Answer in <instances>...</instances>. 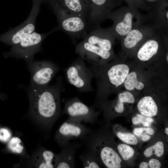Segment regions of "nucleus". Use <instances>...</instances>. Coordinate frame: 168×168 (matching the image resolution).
<instances>
[{
    "label": "nucleus",
    "mask_w": 168,
    "mask_h": 168,
    "mask_svg": "<svg viewBox=\"0 0 168 168\" xmlns=\"http://www.w3.org/2000/svg\"><path fill=\"white\" fill-rule=\"evenodd\" d=\"M116 99L110 101H105L99 106L105 114L110 117L114 113L121 114L124 110V104H134L135 101L134 95L126 90H121L117 93Z\"/></svg>",
    "instance_id": "13"
},
{
    "label": "nucleus",
    "mask_w": 168,
    "mask_h": 168,
    "mask_svg": "<svg viewBox=\"0 0 168 168\" xmlns=\"http://www.w3.org/2000/svg\"><path fill=\"white\" fill-rule=\"evenodd\" d=\"M79 157L82 161L83 168L100 167L98 159L95 155L89 151L85 150V151L79 155Z\"/></svg>",
    "instance_id": "19"
},
{
    "label": "nucleus",
    "mask_w": 168,
    "mask_h": 168,
    "mask_svg": "<svg viewBox=\"0 0 168 168\" xmlns=\"http://www.w3.org/2000/svg\"><path fill=\"white\" fill-rule=\"evenodd\" d=\"M27 63L31 75L30 86L33 88H42L49 86L60 69L57 65L48 60H33Z\"/></svg>",
    "instance_id": "8"
},
{
    "label": "nucleus",
    "mask_w": 168,
    "mask_h": 168,
    "mask_svg": "<svg viewBox=\"0 0 168 168\" xmlns=\"http://www.w3.org/2000/svg\"><path fill=\"white\" fill-rule=\"evenodd\" d=\"M159 44L156 40L152 39L147 41L137 52L138 62L133 65L154 71L152 60L159 51Z\"/></svg>",
    "instance_id": "14"
},
{
    "label": "nucleus",
    "mask_w": 168,
    "mask_h": 168,
    "mask_svg": "<svg viewBox=\"0 0 168 168\" xmlns=\"http://www.w3.org/2000/svg\"><path fill=\"white\" fill-rule=\"evenodd\" d=\"M63 112L69 118L91 124L96 121L99 114V112L96 111L94 107L87 105L76 97L67 100Z\"/></svg>",
    "instance_id": "10"
},
{
    "label": "nucleus",
    "mask_w": 168,
    "mask_h": 168,
    "mask_svg": "<svg viewBox=\"0 0 168 168\" xmlns=\"http://www.w3.org/2000/svg\"><path fill=\"white\" fill-rule=\"evenodd\" d=\"M117 148L123 159L125 161L128 160L131 158L135 153L133 148L127 144H119L117 146Z\"/></svg>",
    "instance_id": "23"
},
{
    "label": "nucleus",
    "mask_w": 168,
    "mask_h": 168,
    "mask_svg": "<svg viewBox=\"0 0 168 168\" xmlns=\"http://www.w3.org/2000/svg\"><path fill=\"white\" fill-rule=\"evenodd\" d=\"M57 30L55 27L46 33L40 34L34 31L17 44L12 46L9 52L4 54V56L22 58L27 63L31 62L34 60L35 54L41 51V45L44 40L48 35Z\"/></svg>",
    "instance_id": "5"
},
{
    "label": "nucleus",
    "mask_w": 168,
    "mask_h": 168,
    "mask_svg": "<svg viewBox=\"0 0 168 168\" xmlns=\"http://www.w3.org/2000/svg\"><path fill=\"white\" fill-rule=\"evenodd\" d=\"M137 116L138 117L142 119L143 120L144 119V117L142 115L138 114H137Z\"/></svg>",
    "instance_id": "35"
},
{
    "label": "nucleus",
    "mask_w": 168,
    "mask_h": 168,
    "mask_svg": "<svg viewBox=\"0 0 168 168\" xmlns=\"http://www.w3.org/2000/svg\"><path fill=\"white\" fill-rule=\"evenodd\" d=\"M164 145L161 141H158L154 145L147 148L144 152V155L147 157H150L153 154L160 157L164 154Z\"/></svg>",
    "instance_id": "21"
},
{
    "label": "nucleus",
    "mask_w": 168,
    "mask_h": 168,
    "mask_svg": "<svg viewBox=\"0 0 168 168\" xmlns=\"http://www.w3.org/2000/svg\"><path fill=\"white\" fill-rule=\"evenodd\" d=\"M55 155L51 151L45 150L42 153V158L39 167L40 168H53L54 165L52 162Z\"/></svg>",
    "instance_id": "22"
},
{
    "label": "nucleus",
    "mask_w": 168,
    "mask_h": 168,
    "mask_svg": "<svg viewBox=\"0 0 168 168\" xmlns=\"http://www.w3.org/2000/svg\"><path fill=\"white\" fill-rule=\"evenodd\" d=\"M63 86V78L58 77L52 85L37 88L29 86L27 90L30 110L50 128L61 113L60 97Z\"/></svg>",
    "instance_id": "1"
},
{
    "label": "nucleus",
    "mask_w": 168,
    "mask_h": 168,
    "mask_svg": "<svg viewBox=\"0 0 168 168\" xmlns=\"http://www.w3.org/2000/svg\"><path fill=\"white\" fill-rule=\"evenodd\" d=\"M150 138V136L146 134H143L142 137V140L144 141L149 140Z\"/></svg>",
    "instance_id": "32"
},
{
    "label": "nucleus",
    "mask_w": 168,
    "mask_h": 168,
    "mask_svg": "<svg viewBox=\"0 0 168 168\" xmlns=\"http://www.w3.org/2000/svg\"><path fill=\"white\" fill-rule=\"evenodd\" d=\"M145 120L146 122L148 123H151L153 121V119L150 117H148L147 118H146Z\"/></svg>",
    "instance_id": "33"
},
{
    "label": "nucleus",
    "mask_w": 168,
    "mask_h": 168,
    "mask_svg": "<svg viewBox=\"0 0 168 168\" xmlns=\"http://www.w3.org/2000/svg\"><path fill=\"white\" fill-rule=\"evenodd\" d=\"M11 134L7 129L2 128L0 129V141L3 142L8 141L11 137Z\"/></svg>",
    "instance_id": "27"
},
{
    "label": "nucleus",
    "mask_w": 168,
    "mask_h": 168,
    "mask_svg": "<svg viewBox=\"0 0 168 168\" xmlns=\"http://www.w3.org/2000/svg\"><path fill=\"white\" fill-rule=\"evenodd\" d=\"M32 2L31 10L26 19L19 26L0 35V42L12 46L35 31L36 19L42 2V0H32Z\"/></svg>",
    "instance_id": "7"
},
{
    "label": "nucleus",
    "mask_w": 168,
    "mask_h": 168,
    "mask_svg": "<svg viewBox=\"0 0 168 168\" xmlns=\"http://www.w3.org/2000/svg\"><path fill=\"white\" fill-rule=\"evenodd\" d=\"M145 132L150 135H152L154 133V131L153 129L151 128H145L143 127L136 128L134 129L133 133L135 135L139 136L142 135L143 132Z\"/></svg>",
    "instance_id": "26"
},
{
    "label": "nucleus",
    "mask_w": 168,
    "mask_h": 168,
    "mask_svg": "<svg viewBox=\"0 0 168 168\" xmlns=\"http://www.w3.org/2000/svg\"><path fill=\"white\" fill-rule=\"evenodd\" d=\"M133 123L134 124H138L142 123L143 121V120L139 119L137 117H134L132 118V119Z\"/></svg>",
    "instance_id": "29"
},
{
    "label": "nucleus",
    "mask_w": 168,
    "mask_h": 168,
    "mask_svg": "<svg viewBox=\"0 0 168 168\" xmlns=\"http://www.w3.org/2000/svg\"><path fill=\"white\" fill-rule=\"evenodd\" d=\"M140 168H148V163L146 162H142L140 165Z\"/></svg>",
    "instance_id": "31"
},
{
    "label": "nucleus",
    "mask_w": 168,
    "mask_h": 168,
    "mask_svg": "<svg viewBox=\"0 0 168 168\" xmlns=\"http://www.w3.org/2000/svg\"><path fill=\"white\" fill-rule=\"evenodd\" d=\"M159 75L148 69L132 66L123 84L125 90L134 94H141L144 89L155 81Z\"/></svg>",
    "instance_id": "9"
},
{
    "label": "nucleus",
    "mask_w": 168,
    "mask_h": 168,
    "mask_svg": "<svg viewBox=\"0 0 168 168\" xmlns=\"http://www.w3.org/2000/svg\"><path fill=\"white\" fill-rule=\"evenodd\" d=\"M93 130L82 123L68 117L60 126L56 134V139L62 147L72 139H82Z\"/></svg>",
    "instance_id": "11"
},
{
    "label": "nucleus",
    "mask_w": 168,
    "mask_h": 168,
    "mask_svg": "<svg viewBox=\"0 0 168 168\" xmlns=\"http://www.w3.org/2000/svg\"><path fill=\"white\" fill-rule=\"evenodd\" d=\"M81 144L70 142L62 147L59 154L55 156L54 167L57 168H73L75 167V159L77 150Z\"/></svg>",
    "instance_id": "15"
},
{
    "label": "nucleus",
    "mask_w": 168,
    "mask_h": 168,
    "mask_svg": "<svg viewBox=\"0 0 168 168\" xmlns=\"http://www.w3.org/2000/svg\"><path fill=\"white\" fill-rule=\"evenodd\" d=\"M165 132L167 135H168V128H166L165 129Z\"/></svg>",
    "instance_id": "36"
},
{
    "label": "nucleus",
    "mask_w": 168,
    "mask_h": 168,
    "mask_svg": "<svg viewBox=\"0 0 168 168\" xmlns=\"http://www.w3.org/2000/svg\"><path fill=\"white\" fill-rule=\"evenodd\" d=\"M103 65H92L90 67L96 78L97 91L94 105L99 106L110 95L121 90L132 64L117 60Z\"/></svg>",
    "instance_id": "2"
},
{
    "label": "nucleus",
    "mask_w": 168,
    "mask_h": 168,
    "mask_svg": "<svg viewBox=\"0 0 168 168\" xmlns=\"http://www.w3.org/2000/svg\"><path fill=\"white\" fill-rule=\"evenodd\" d=\"M65 73L68 82L79 91L84 92L94 90L91 84L94 77L93 72L80 57L65 69Z\"/></svg>",
    "instance_id": "6"
},
{
    "label": "nucleus",
    "mask_w": 168,
    "mask_h": 168,
    "mask_svg": "<svg viewBox=\"0 0 168 168\" xmlns=\"http://www.w3.org/2000/svg\"><path fill=\"white\" fill-rule=\"evenodd\" d=\"M165 82L156 81L143 91L137 104L138 110L142 115L150 117L157 115L160 110L159 100L167 92L166 82Z\"/></svg>",
    "instance_id": "4"
},
{
    "label": "nucleus",
    "mask_w": 168,
    "mask_h": 168,
    "mask_svg": "<svg viewBox=\"0 0 168 168\" xmlns=\"http://www.w3.org/2000/svg\"><path fill=\"white\" fill-rule=\"evenodd\" d=\"M148 168H160L161 164L160 161L157 159L153 158L151 159L148 163Z\"/></svg>",
    "instance_id": "28"
},
{
    "label": "nucleus",
    "mask_w": 168,
    "mask_h": 168,
    "mask_svg": "<svg viewBox=\"0 0 168 168\" xmlns=\"http://www.w3.org/2000/svg\"><path fill=\"white\" fill-rule=\"evenodd\" d=\"M133 15L127 13L123 20L117 24L115 27L116 32L121 36L126 35L132 29Z\"/></svg>",
    "instance_id": "20"
},
{
    "label": "nucleus",
    "mask_w": 168,
    "mask_h": 168,
    "mask_svg": "<svg viewBox=\"0 0 168 168\" xmlns=\"http://www.w3.org/2000/svg\"><path fill=\"white\" fill-rule=\"evenodd\" d=\"M110 31L93 28L83 40L106 51H112L113 40Z\"/></svg>",
    "instance_id": "16"
},
{
    "label": "nucleus",
    "mask_w": 168,
    "mask_h": 168,
    "mask_svg": "<svg viewBox=\"0 0 168 168\" xmlns=\"http://www.w3.org/2000/svg\"><path fill=\"white\" fill-rule=\"evenodd\" d=\"M143 38L142 33L137 29L131 30L126 35L124 41V47L132 49L135 47Z\"/></svg>",
    "instance_id": "18"
},
{
    "label": "nucleus",
    "mask_w": 168,
    "mask_h": 168,
    "mask_svg": "<svg viewBox=\"0 0 168 168\" xmlns=\"http://www.w3.org/2000/svg\"><path fill=\"white\" fill-rule=\"evenodd\" d=\"M52 8L58 20V30L64 31L73 40L83 39L93 28L86 19L72 13L57 2Z\"/></svg>",
    "instance_id": "3"
},
{
    "label": "nucleus",
    "mask_w": 168,
    "mask_h": 168,
    "mask_svg": "<svg viewBox=\"0 0 168 168\" xmlns=\"http://www.w3.org/2000/svg\"><path fill=\"white\" fill-rule=\"evenodd\" d=\"M57 2L72 13L86 19L89 21L91 10L90 0H58Z\"/></svg>",
    "instance_id": "17"
},
{
    "label": "nucleus",
    "mask_w": 168,
    "mask_h": 168,
    "mask_svg": "<svg viewBox=\"0 0 168 168\" xmlns=\"http://www.w3.org/2000/svg\"><path fill=\"white\" fill-rule=\"evenodd\" d=\"M143 126L145 127H149L150 126V125L149 124V123L147 122L143 121L142 123Z\"/></svg>",
    "instance_id": "34"
},
{
    "label": "nucleus",
    "mask_w": 168,
    "mask_h": 168,
    "mask_svg": "<svg viewBox=\"0 0 168 168\" xmlns=\"http://www.w3.org/2000/svg\"><path fill=\"white\" fill-rule=\"evenodd\" d=\"M75 52L83 59L96 66L106 64L114 58L113 51L105 50L83 40L76 45Z\"/></svg>",
    "instance_id": "12"
},
{
    "label": "nucleus",
    "mask_w": 168,
    "mask_h": 168,
    "mask_svg": "<svg viewBox=\"0 0 168 168\" xmlns=\"http://www.w3.org/2000/svg\"><path fill=\"white\" fill-rule=\"evenodd\" d=\"M21 140L17 137L12 138L9 141L8 146L9 149L12 152L18 154L21 153L24 148L21 144Z\"/></svg>",
    "instance_id": "24"
},
{
    "label": "nucleus",
    "mask_w": 168,
    "mask_h": 168,
    "mask_svg": "<svg viewBox=\"0 0 168 168\" xmlns=\"http://www.w3.org/2000/svg\"><path fill=\"white\" fill-rule=\"evenodd\" d=\"M58 0H42V2L48 4L51 7L56 3Z\"/></svg>",
    "instance_id": "30"
},
{
    "label": "nucleus",
    "mask_w": 168,
    "mask_h": 168,
    "mask_svg": "<svg viewBox=\"0 0 168 168\" xmlns=\"http://www.w3.org/2000/svg\"><path fill=\"white\" fill-rule=\"evenodd\" d=\"M116 135L119 138L127 144L135 145L138 142L137 138L132 133L118 132Z\"/></svg>",
    "instance_id": "25"
},
{
    "label": "nucleus",
    "mask_w": 168,
    "mask_h": 168,
    "mask_svg": "<svg viewBox=\"0 0 168 168\" xmlns=\"http://www.w3.org/2000/svg\"><path fill=\"white\" fill-rule=\"evenodd\" d=\"M166 17L167 19H168V12H167V13H166Z\"/></svg>",
    "instance_id": "37"
}]
</instances>
